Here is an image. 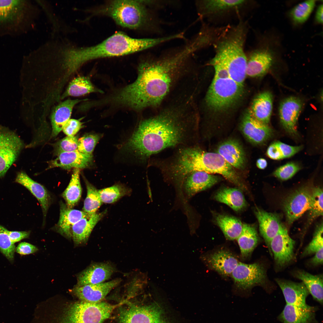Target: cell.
I'll use <instances>...</instances> for the list:
<instances>
[{"instance_id":"83f0119b","label":"cell","mask_w":323,"mask_h":323,"mask_svg":"<svg viewBox=\"0 0 323 323\" xmlns=\"http://www.w3.org/2000/svg\"><path fill=\"white\" fill-rule=\"evenodd\" d=\"M106 212H101L87 215L74 224L71 229V235L75 244L86 243L95 226Z\"/></svg>"},{"instance_id":"f546056e","label":"cell","mask_w":323,"mask_h":323,"mask_svg":"<svg viewBox=\"0 0 323 323\" xmlns=\"http://www.w3.org/2000/svg\"><path fill=\"white\" fill-rule=\"evenodd\" d=\"M15 182L26 188L36 197L41 205L44 215L46 216L50 204L51 197L45 188L23 171L17 173Z\"/></svg>"},{"instance_id":"d6a6232c","label":"cell","mask_w":323,"mask_h":323,"mask_svg":"<svg viewBox=\"0 0 323 323\" xmlns=\"http://www.w3.org/2000/svg\"><path fill=\"white\" fill-rule=\"evenodd\" d=\"M81 100L68 99L55 107L51 116L52 137H56L62 130L64 125L70 119L74 107Z\"/></svg>"},{"instance_id":"9c48e42d","label":"cell","mask_w":323,"mask_h":323,"mask_svg":"<svg viewBox=\"0 0 323 323\" xmlns=\"http://www.w3.org/2000/svg\"><path fill=\"white\" fill-rule=\"evenodd\" d=\"M263 36L254 48L246 53V74L250 77H258L265 74L281 55L278 38L273 36Z\"/></svg>"},{"instance_id":"ba28073f","label":"cell","mask_w":323,"mask_h":323,"mask_svg":"<svg viewBox=\"0 0 323 323\" xmlns=\"http://www.w3.org/2000/svg\"><path fill=\"white\" fill-rule=\"evenodd\" d=\"M153 45L150 38H135L118 32L97 45L83 47V56L86 63L97 59L136 53L151 48Z\"/></svg>"},{"instance_id":"cb8c5ba5","label":"cell","mask_w":323,"mask_h":323,"mask_svg":"<svg viewBox=\"0 0 323 323\" xmlns=\"http://www.w3.org/2000/svg\"><path fill=\"white\" fill-rule=\"evenodd\" d=\"M276 281L281 290L286 304L306 307L309 293L303 283L277 278Z\"/></svg>"},{"instance_id":"5b68a950","label":"cell","mask_w":323,"mask_h":323,"mask_svg":"<svg viewBox=\"0 0 323 323\" xmlns=\"http://www.w3.org/2000/svg\"><path fill=\"white\" fill-rule=\"evenodd\" d=\"M248 31L246 22L240 20L234 26L225 27L216 40L223 51L230 77L242 86L246 76L244 46Z\"/></svg>"},{"instance_id":"c3c4849f","label":"cell","mask_w":323,"mask_h":323,"mask_svg":"<svg viewBox=\"0 0 323 323\" xmlns=\"http://www.w3.org/2000/svg\"><path fill=\"white\" fill-rule=\"evenodd\" d=\"M300 169L297 163L289 162L277 168L273 175L278 179L283 181L287 180L295 175Z\"/></svg>"},{"instance_id":"8992f818","label":"cell","mask_w":323,"mask_h":323,"mask_svg":"<svg viewBox=\"0 0 323 323\" xmlns=\"http://www.w3.org/2000/svg\"><path fill=\"white\" fill-rule=\"evenodd\" d=\"M147 1L113 0L100 13L111 18L118 25L130 29H146L153 33L160 31L159 21L148 8Z\"/></svg>"},{"instance_id":"f35d334b","label":"cell","mask_w":323,"mask_h":323,"mask_svg":"<svg viewBox=\"0 0 323 323\" xmlns=\"http://www.w3.org/2000/svg\"><path fill=\"white\" fill-rule=\"evenodd\" d=\"M323 199L322 188L319 187H313L312 202L307 211L306 222L302 229L303 236L313 222L317 218L323 215Z\"/></svg>"},{"instance_id":"d4e9b609","label":"cell","mask_w":323,"mask_h":323,"mask_svg":"<svg viewBox=\"0 0 323 323\" xmlns=\"http://www.w3.org/2000/svg\"><path fill=\"white\" fill-rule=\"evenodd\" d=\"M114 271L110 264L96 263L92 264L77 277V286L100 283L108 279Z\"/></svg>"},{"instance_id":"7402d4cb","label":"cell","mask_w":323,"mask_h":323,"mask_svg":"<svg viewBox=\"0 0 323 323\" xmlns=\"http://www.w3.org/2000/svg\"><path fill=\"white\" fill-rule=\"evenodd\" d=\"M219 176L202 171H196L187 175L184 179L183 184L188 195L193 196L208 189L219 182Z\"/></svg>"},{"instance_id":"d590c367","label":"cell","mask_w":323,"mask_h":323,"mask_svg":"<svg viewBox=\"0 0 323 323\" xmlns=\"http://www.w3.org/2000/svg\"><path fill=\"white\" fill-rule=\"evenodd\" d=\"M293 275L295 277L302 281L313 299L322 305L323 297L322 275H313L301 270L295 271Z\"/></svg>"},{"instance_id":"4dcf8cb0","label":"cell","mask_w":323,"mask_h":323,"mask_svg":"<svg viewBox=\"0 0 323 323\" xmlns=\"http://www.w3.org/2000/svg\"><path fill=\"white\" fill-rule=\"evenodd\" d=\"M272 104L271 93L268 91L264 92L255 98L248 112L258 120L268 124L272 113Z\"/></svg>"},{"instance_id":"2e32d148","label":"cell","mask_w":323,"mask_h":323,"mask_svg":"<svg viewBox=\"0 0 323 323\" xmlns=\"http://www.w3.org/2000/svg\"><path fill=\"white\" fill-rule=\"evenodd\" d=\"M295 241L289 236L284 225L272 239L269 251L272 254L276 265L282 268L289 265L294 258Z\"/></svg>"},{"instance_id":"f5cc1de1","label":"cell","mask_w":323,"mask_h":323,"mask_svg":"<svg viewBox=\"0 0 323 323\" xmlns=\"http://www.w3.org/2000/svg\"><path fill=\"white\" fill-rule=\"evenodd\" d=\"M323 4H320L317 7L315 13V20L316 23L322 24L323 23Z\"/></svg>"},{"instance_id":"816d5d0a","label":"cell","mask_w":323,"mask_h":323,"mask_svg":"<svg viewBox=\"0 0 323 323\" xmlns=\"http://www.w3.org/2000/svg\"><path fill=\"white\" fill-rule=\"evenodd\" d=\"M8 234L11 242L13 243L28 237L30 232L26 231H9Z\"/></svg>"},{"instance_id":"ac0fdd59","label":"cell","mask_w":323,"mask_h":323,"mask_svg":"<svg viewBox=\"0 0 323 323\" xmlns=\"http://www.w3.org/2000/svg\"><path fill=\"white\" fill-rule=\"evenodd\" d=\"M240 129L246 138L255 144H263L272 136V129L267 124L254 118L248 112L242 121Z\"/></svg>"},{"instance_id":"ee69618b","label":"cell","mask_w":323,"mask_h":323,"mask_svg":"<svg viewBox=\"0 0 323 323\" xmlns=\"http://www.w3.org/2000/svg\"><path fill=\"white\" fill-rule=\"evenodd\" d=\"M102 202L106 203H114L129 193L127 188L120 184L98 190Z\"/></svg>"},{"instance_id":"52a82bcc","label":"cell","mask_w":323,"mask_h":323,"mask_svg":"<svg viewBox=\"0 0 323 323\" xmlns=\"http://www.w3.org/2000/svg\"><path fill=\"white\" fill-rule=\"evenodd\" d=\"M40 11L31 1L0 0V36L17 37L33 30Z\"/></svg>"},{"instance_id":"e0dca14e","label":"cell","mask_w":323,"mask_h":323,"mask_svg":"<svg viewBox=\"0 0 323 323\" xmlns=\"http://www.w3.org/2000/svg\"><path fill=\"white\" fill-rule=\"evenodd\" d=\"M121 281L120 278H117L97 284L77 285L73 288L71 292L79 300L88 302H98L102 301L109 292L119 284Z\"/></svg>"},{"instance_id":"5bb4252c","label":"cell","mask_w":323,"mask_h":323,"mask_svg":"<svg viewBox=\"0 0 323 323\" xmlns=\"http://www.w3.org/2000/svg\"><path fill=\"white\" fill-rule=\"evenodd\" d=\"M313 187L305 185L290 194L283 203L286 220L289 226L307 211L311 204Z\"/></svg>"},{"instance_id":"f6af8a7d","label":"cell","mask_w":323,"mask_h":323,"mask_svg":"<svg viewBox=\"0 0 323 323\" xmlns=\"http://www.w3.org/2000/svg\"><path fill=\"white\" fill-rule=\"evenodd\" d=\"M102 136V134L97 133L85 134L78 140L77 150L81 153L92 155L96 145Z\"/></svg>"},{"instance_id":"ab89813d","label":"cell","mask_w":323,"mask_h":323,"mask_svg":"<svg viewBox=\"0 0 323 323\" xmlns=\"http://www.w3.org/2000/svg\"><path fill=\"white\" fill-rule=\"evenodd\" d=\"M80 173V169L74 168L69 185L62 194L66 205L69 208H72L76 205L81 197Z\"/></svg>"},{"instance_id":"f907efd6","label":"cell","mask_w":323,"mask_h":323,"mask_svg":"<svg viewBox=\"0 0 323 323\" xmlns=\"http://www.w3.org/2000/svg\"><path fill=\"white\" fill-rule=\"evenodd\" d=\"M38 250V249L36 246L29 243L23 242L18 245L16 251L21 255H25L34 253Z\"/></svg>"},{"instance_id":"b9f144b4","label":"cell","mask_w":323,"mask_h":323,"mask_svg":"<svg viewBox=\"0 0 323 323\" xmlns=\"http://www.w3.org/2000/svg\"><path fill=\"white\" fill-rule=\"evenodd\" d=\"M316 2L315 0L305 1L292 8L289 14L292 23L295 25H299L305 23L313 11Z\"/></svg>"},{"instance_id":"bcb514c9","label":"cell","mask_w":323,"mask_h":323,"mask_svg":"<svg viewBox=\"0 0 323 323\" xmlns=\"http://www.w3.org/2000/svg\"><path fill=\"white\" fill-rule=\"evenodd\" d=\"M8 231L0 225V251L9 261L12 262L16 249L10 239Z\"/></svg>"},{"instance_id":"30bf717a","label":"cell","mask_w":323,"mask_h":323,"mask_svg":"<svg viewBox=\"0 0 323 323\" xmlns=\"http://www.w3.org/2000/svg\"><path fill=\"white\" fill-rule=\"evenodd\" d=\"M243 87L233 80L228 74L214 75L206 95V103L214 111L225 110L240 97Z\"/></svg>"},{"instance_id":"44dd1931","label":"cell","mask_w":323,"mask_h":323,"mask_svg":"<svg viewBox=\"0 0 323 323\" xmlns=\"http://www.w3.org/2000/svg\"><path fill=\"white\" fill-rule=\"evenodd\" d=\"M203 259L209 267L224 277L231 275L239 262L233 254L224 249L207 255Z\"/></svg>"},{"instance_id":"6da1fadb","label":"cell","mask_w":323,"mask_h":323,"mask_svg":"<svg viewBox=\"0 0 323 323\" xmlns=\"http://www.w3.org/2000/svg\"><path fill=\"white\" fill-rule=\"evenodd\" d=\"M195 52L193 45L187 43L143 61L136 80L111 96L112 103L136 110L159 105L189 69Z\"/></svg>"},{"instance_id":"484cf974","label":"cell","mask_w":323,"mask_h":323,"mask_svg":"<svg viewBox=\"0 0 323 323\" xmlns=\"http://www.w3.org/2000/svg\"><path fill=\"white\" fill-rule=\"evenodd\" d=\"M316 309L286 304L278 318L282 323H314Z\"/></svg>"},{"instance_id":"e575fe53","label":"cell","mask_w":323,"mask_h":323,"mask_svg":"<svg viewBox=\"0 0 323 323\" xmlns=\"http://www.w3.org/2000/svg\"><path fill=\"white\" fill-rule=\"evenodd\" d=\"M214 220L222 231L226 238L229 240L237 239L242 231L243 223L238 218L232 216L214 213Z\"/></svg>"},{"instance_id":"60d3db41","label":"cell","mask_w":323,"mask_h":323,"mask_svg":"<svg viewBox=\"0 0 323 323\" xmlns=\"http://www.w3.org/2000/svg\"><path fill=\"white\" fill-rule=\"evenodd\" d=\"M301 146H292L279 141L271 144L268 147L266 154L270 158L275 160L288 158L298 153Z\"/></svg>"},{"instance_id":"7a4b0ae2","label":"cell","mask_w":323,"mask_h":323,"mask_svg":"<svg viewBox=\"0 0 323 323\" xmlns=\"http://www.w3.org/2000/svg\"><path fill=\"white\" fill-rule=\"evenodd\" d=\"M188 100L142 120L125 145L141 161L168 148L196 144L197 124Z\"/></svg>"},{"instance_id":"1f68e13d","label":"cell","mask_w":323,"mask_h":323,"mask_svg":"<svg viewBox=\"0 0 323 323\" xmlns=\"http://www.w3.org/2000/svg\"><path fill=\"white\" fill-rule=\"evenodd\" d=\"M214 198L237 212L242 211L247 206L243 191L237 187H223L216 192Z\"/></svg>"},{"instance_id":"d6986e66","label":"cell","mask_w":323,"mask_h":323,"mask_svg":"<svg viewBox=\"0 0 323 323\" xmlns=\"http://www.w3.org/2000/svg\"><path fill=\"white\" fill-rule=\"evenodd\" d=\"M302 106L301 100L295 97H290L284 100L279 108L281 123L285 131L289 134L297 135L296 125Z\"/></svg>"},{"instance_id":"4fadbf2b","label":"cell","mask_w":323,"mask_h":323,"mask_svg":"<svg viewBox=\"0 0 323 323\" xmlns=\"http://www.w3.org/2000/svg\"><path fill=\"white\" fill-rule=\"evenodd\" d=\"M231 275L237 288L247 292L257 285H265L266 277V271L260 263L246 264L239 262Z\"/></svg>"},{"instance_id":"f1b7e54d","label":"cell","mask_w":323,"mask_h":323,"mask_svg":"<svg viewBox=\"0 0 323 323\" xmlns=\"http://www.w3.org/2000/svg\"><path fill=\"white\" fill-rule=\"evenodd\" d=\"M87 214L83 211L69 208L61 201L60 217L56 226L57 231L65 237L70 238L72 226Z\"/></svg>"},{"instance_id":"9a60e30c","label":"cell","mask_w":323,"mask_h":323,"mask_svg":"<svg viewBox=\"0 0 323 323\" xmlns=\"http://www.w3.org/2000/svg\"><path fill=\"white\" fill-rule=\"evenodd\" d=\"M24 146L14 132L0 127V177H3L16 160Z\"/></svg>"},{"instance_id":"277c9868","label":"cell","mask_w":323,"mask_h":323,"mask_svg":"<svg viewBox=\"0 0 323 323\" xmlns=\"http://www.w3.org/2000/svg\"><path fill=\"white\" fill-rule=\"evenodd\" d=\"M175 166L178 173L184 177L196 171L221 175L243 191L248 187L234 168L217 153L206 151L197 144L181 148L175 158Z\"/></svg>"},{"instance_id":"8d00e7d4","label":"cell","mask_w":323,"mask_h":323,"mask_svg":"<svg viewBox=\"0 0 323 323\" xmlns=\"http://www.w3.org/2000/svg\"><path fill=\"white\" fill-rule=\"evenodd\" d=\"M323 223L316 226L311 241L305 248L301 256L304 257L314 254L310 263L314 266L323 263Z\"/></svg>"},{"instance_id":"681fc988","label":"cell","mask_w":323,"mask_h":323,"mask_svg":"<svg viewBox=\"0 0 323 323\" xmlns=\"http://www.w3.org/2000/svg\"><path fill=\"white\" fill-rule=\"evenodd\" d=\"M83 124L79 120L69 119L63 127L62 130L68 136H73L83 127Z\"/></svg>"},{"instance_id":"ffe728a7","label":"cell","mask_w":323,"mask_h":323,"mask_svg":"<svg viewBox=\"0 0 323 323\" xmlns=\"http://www.w3.org/2000/svg\"><path fill=\"white\" fill-rule=\"evenodd\" d=\"M254 213L258 221L260 234L269 250L270 241L284 226L281 222V215L258 207L255 208Z\"/></svg>"},{"instance_id":"db71d44e","label":"cell","mask_w":323,"mask_h":323,"mask_svg":"<svg viewBox=\"0 0 323 323\" xmlns=\"http://www.w3.org/2000/svg\"><path fill=\"white\" fill-rule=\"evenodd\" d=\"M267 163L265 159L262 158H259L256 162V165L258 167L261 169H265L267 166Z\"/></svg>"},{"instance_id":"8fae6325","label":"cell","mask_w":323,"mask_h":323,"mask_svg":"<svg viewBox=\"0 0 323 323\" xmlns=\"http://www.w3.org/2000/svg\"><path fill=\"white\" fill-rule=\"evenodd\" d=\"M128 304L120 309L118 323H170L157 304Z\"/></svg>"},{"instance_id":"74e56055","label":"cell","mask_w":323,"mask_h":323,"mask_svg":"<svg viewBox=\"0 0 323 323\" xmlns=\"http://www.w3.org/2000/svg\"><path fill=\"white\" fill-rule=\"evenodd\" d=\"M102 92V91L94 86L88 77L79 76L70 82L62 98L68 96H80L92 92Z\"/></svg>"},{"instance_id":"3957f363","label":"cell","mask_w":323,"mask_h":323,"mask_svg":"<svg viewBox=\"0 0 323 323\" xmlns=\"http://www.w3.org/2000/svg\"><path fill=\"white\" fill-rule=\"evenodd\" d=\"M118 306L103 301H48L38 304L34 323H102Z\"/></svg>"},{"instance_id":"4316f807","label":"cell","mask_w":323,"mask_h":323,"mask_svg":"<svg viewBox=\"0 0 323 323\" xmlns=\"http://www.w3.org/2000/svg\"><path fill=\"white\" fill-rule=\"evenodd\" d=\"M217 153L234 168L242 169L245 166L244 151L240 144L235 140L229 139L222 142L218 147Z\"/></svg>"},{"instance_id":"7bdbcfd3","label":"cell","mask_w":323,"mask_h":323,"mask_svg":"<svg viewBox=\"0 0 323 323\" xmlns=\"http://www.w3.org/2000/svg\"><path fill=\"white\" fill-rule=\"evenodd\" d=\"M87 195L84 202L83 211L88 214H95L102 204L98 190L86 179H85Z\"/></svg>"},{"instance_id":"603a6c76","label":"cell","mask_w":323,"mask_h":323,"mask_svg":"<svg viewBox=\"0 0 323 323\" xmlns=\"http://www.w3.org/2000/svg\"><path fill=\"white\" fill-rule=\"evenodd\" d=\"M93 161L92 155L84 154L76 150L59 154L56 159L50 161L48 169L54 167L65 169L72 168L83 169L90 167Z\"/></svg>"},{"instance_id":"836d02e7","label":"cell","mask_w":323,"mask_h":323,"mask_svg":"<svg viewBox=\"0 0 323 323\" xmlns=\"http://www.w3.org/2000/svg\"><path fill=\"white\" fill-rule=\"evenodd\" d=\"M237 240L242 258L244 259L248 258L259 241L255 225L243 223L242 231Z\"/></svg>"},{"instance_id":"7dc6e473","label":"cell","mask_w":323,"mask_h":323,"mask_svg":"<svg viewBox=\"0 0 323 323\" xmlns=\"http://www.w3.org/2000/svg\"><path fill=\"white\" fill-rule=\"evenodd\" d=\"M78 139L76 137L67 136L57 142L54 146L55 153L57 156L61 153L77 150Z\"/></svg>"},{"instance_id":"7c38bea8","label":"cell","mask_w":323,"mask_h":323,"mask_svg":"<svg viewBox=\"0 0 323 323\" xmlns=\"http://www.w3.org/2000/svg\"><path fill=\"white\" fill-rule=\"evenodd\" d=\"M249 0H205L196 1L197 10L200 17L212 20L232 14L239 15L244 8L251 4Z\"/></svg>"}]
</instances>
